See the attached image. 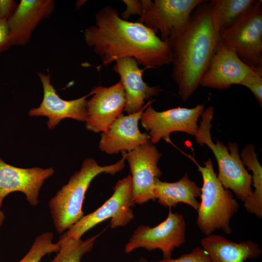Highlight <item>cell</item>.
<instances>
[{
	"instance_id": "6da1fadb",
	"label": "cell",
	"mask_w": 262,
	"mask_h": 262,
	"mask_svg": "<svg viewBox=\"0 0 262 262\" xmlns=\"http://www.w3.org/2000/svg\"><path fill=\"white\" fill-rule=\"evenodd\" d=\"M86 45L93 49L107 66L116 60L134 58L145 68H157L172 63L173 53L168 40L138 21L125 20L110 5L99 10L95 24L83 32Z\"/></svg>"
},
{
	"instance_id": "7a4b0ae2",
	"label": "cell",
	"mask_w": 262,
	"mask_h": 262,
	"mask_svg": "<svg viewBox=\"0 0 262 262\" xmlns=\"http://www.w3.org/2000/svg\"><path fill=\"white\" fill-rule=\"evenodd\" d=\"M167 40L173 53L172 77L185 101L199 85L219 43L210 1L199 5L186 25Z\"/></svg>"
},
{
	"instance_id": "3957f363",
	"label": "cell",
	"mask_w": 262,
	"mask_h": 262,
	"mask_svg": "<svg viewBox=\"0 0 262 262\" xmlns=\"http://www.w3.org/2000/svg\"><path fill=\"white\" fill-rule=\"evenodd\" d=\"M108 165L100 166L93 158L86 159L81 169L49 200L48 205L55 229L63 234L84 215L82 205L85 193L92 180L101 173L115 175L125 166V158Z\"/></svg>"
},
{
	"instance_id": "277c9868",
	"label": "cell",
	"mask_w": 262,
	"mask_h": 262,
	"mask_svg": "<svg viewBox=\"0 0 262 262\" xmlns=\"http://www.w3.org/2000/svg\"><path fill=\"white\" fill-rule=\"evenodd\" d=\"M214 107H208L201 115L202 119L195 135L197 144L207 145L213 152L218 166L217 179L227 189L232 190L236 197L245 202L251 195L252 175L248 173L239 153L236 142H229L228 146L222 142L212 140L211 129Z\"/></svg>"
},
{
	"instance_id": "5b68a950",
	"label": "cell",
	"mask_w": 262,
	"mask_h": 262,
	"mask_svg": "<svg viewBox=\"0 0 262 262\" xmlns=\"http://www.w3.org/2000/svg\"><path fill=\"white\" fill-rule=\"evenodd\" d=\"M196 164L203 180L201 201L197 210V226L206 236L216 229L229 234L232 232L230 221L237 212L239 204L217 179L210 158L204 163V166Z\"/></svg>"
},
{
	"instance_id": "8992f818",
	"label": "cell",
	"mask_w": 262,
	"mask_h": 262,
	"mask_svg": "<svg viewBox=\"0 0 262 262\" xmlns=\"http://www.w3.org/2000/svg\"><path fill=\"white\" fill-rule=\"evenodd\" d=\"M219 43L251 68H262V1L256 0L235 23L220 32Z\"/></svg>"
},
{
	"instance_id": "52a82bcc",
	"label": "cell",
	"mask_w": 262,
	"mask_h": 262,
	"mask_svg": "<svg viewBox=\"0 0 262 262\" xmlns=\"http://www.w3.org/2000/svg\"><path fill=\"white\" fill-rule=\"evenodd\" d=\"M134 205L132 199V179L130 174L116 182L114 187L113 195L101 206L95 211L83 215L61 236L74 239H81L90 229L109 218L112 229L125 226L134 217L132 208Z\"/></svg>"
},
{
	"instance_id": "ba28073f",
	"label": "cell",
	"mask_w": 262,
	"mask_h": 262,
	"mask_svg": "<svg viewBox=\"0 0 262 262\" xmlns=\"http://www.w3.org/2000/svg\"><path fill=\"white\" fill-rule=\"evenodd\" d=\"M186 229L183 215L173 213L170 208L166 218L156 226L138 227L125 245L124 251L129 254L138 248L149 251L159 249L163 258H171L174 249L185 243Z\"/></svg>"
},
{
	"instance_id": "9c48e42d",
	"label": "cell",
	"mask_w": 262,
	"mask_h": 262,
	"mask_svg": "<svg viewBox=\"0 0 262 262\" xmlns=\"http://www.w3.org/2000/svg\"><path fill=\"white\" fill-rule=\"evenodd\" d=\"M203 0H142L143 10L138 20L166 41L182 29Z\"/></svg>"
},
{
	"instance_id": "30bf717a",
	"label": "cell",
	"mask_w": 262,
	"mask_h": 262,
	"mask_svg": "<svg viewBox=\"0 0 262 262\" xmlns=\"http://www.w3.org/2000/svg\"><path fill=\"white\" fill-rule=\"evenodd\" d=\"M152 102L151 100L145 109L140 119L152 144L162 139L171 143L170 135L175 131L195 135L198 128L197 120L204 111L203 104L192 108L178 107L159 112L153 108Z\"/></svg>"
},
{
	"instance_id": "8fae6325",
	"label": "cell",
	"mask_w": 262,
	"mask_h": 262,
	"mask_svg": "<svg viewBox=\"0 0 262 262\" xmlns=\"http://www.w3.org/2000/svg\"><path fill=\"white\" fill-rule=\"evenodd\" d=\"M122 153L130 167L132 199L135 204L141 205L150 200L155 201L153 193L155 180L163 174L158 166L162 153L150 142L130 152Z\"/></svg>"
},
{
	"instance_id": "7c38bea8",
	"label": "cell",
	"mask_w": 262,
	"mask_h": 262,
	"mask_svg": "<svg viewBox=\"0 0 262 262\" xmlns=\"http://www.w3.org/2000/svg\"><path fill=\"white\" fill-rule=\"evenodd\" d=\"M87 100L85 128L95 132L106 131L124 111L126 104L124 89L119 81L115 84L95 87Z\"/></svg>"
},
{
	"instance_id": "4fadbf2b",
	"label": "cell",
	"mask_w": 262,
	"mask_h": 262,
	"mask_svg": "<svg viewBox=\"0 0 262 262\" xmlns=\"http://www.w3.org/2000/svg\"><path fill=\"white\" fill-rule=\"evenodd\" d=\"M43 88V98L40 106L30 110V116H44L48 117L47 122L49 129H54L63 119L67 118L84 121L86 116V98L87 95L70 100L61 98L57 94L50 82L49 72L45 74L37 72Z\"/></svg>"
},
{
	"instance_id": "5bb4252c",
	"label": "cell",
	"mask_w": 262,
	"mask_h": 262,
	"mask_svg": "<svg viewBox=\"0 0 262 262\" xmlns=\"http://www.w3.org/2000/svg\"><path fill=\"white\" fill-rule=\"evenodd\" d=\"M54 172L52 167H17L0 158V209L4 197L13 192L23 193L31 205L37 206L40 188Z\"/></svg>"
},
{
	"instance_id": "9a60e30c",
	"label": "cell",
	"mask_w": 262,
	"mask_h": 262,
	"mask_svg": "<svg viewBox=\"0 0 262 262\" xmlns=\"http://www.w3.org/2000/svg\"><path fill=\"white\" fill-rule=\"evenodd\" d=\"M151 101L149 100L139 112L126 115L120 114L108 130L101 133L99 149L112 155L119 152H130L150 142L149 135L140 131L138 123L144 110Z\"/></svg>"
},
{
	"instance_id": "2e32d148",
	"label": "cell",
	"mask_w": 262,
	"mask_h": 262,
	"mask_svg": "<svg viewBox=\"0 0 262 262\" xmlns=\"http://www.w3.org/2000/svg\"><path fill=\"white\" fill-rule=\"evenodd\" d=\"M252 68L236 52L220 43L203 75L199 85L223 90L239 84Z\"/></svg>"
},
{
	"instance_id": "e0dca14e",
	"label": "cell",
	"mask_w": 262,
	"mask_h": 262,
	"mask_svg": "<svg viewBox=\"0 0 262 262\" xmlns=\"http://www.w3.org/2000/svg\"><path fill=\"white\" fill-rule=\"evenodd\" d=\"M113 66L120 77L124 89L126 104L124 109L128 114L139 112L145 106L146 100L157 96L163 89L158 86H149L143 79L146 69L140 68L133 58L125 57L116 60Z\"/></svg>"
},
{
	"instance_id": "ac0fdd59",
	"label": "cell",
	"mask_w": 262,
	"mask_h": 262,
	"mask_svg": "<svg viewBox=\"0 0 262 262\" xmlns=\"http://www.w3.org/2000/svg\"><path fill=\"white\" fill-rule=\"evenodd\" d=\"M54 7L53 0H21L8 20L11 46L28 43L38 24L50 16Z\"/></svg>"
},
{
	"instance_id": "d6986e66",
	"label": "cell",
	"mask_w": 262,
	"mask_h": 262,
	"mask_svg": "<svg viewBox=\"0 0 262 262\" xmlns=\"http://www.w3.org/2000/svg\"><path fill=\"white\" fill-rule=\"evenodd\" d=\"M200 243L210 262H245L257 258L262 253L259 245L251 240L236 243L219 235L206 236Z\"/></svg>"
},
{
	"instance_id": "ffe728a7",
	"label": "cell",
	"mask_w": 262,
	"mask_h": 262,
	"mask_svg": "<svg viewBox=\"0 0 262 262\" xmlns=\"http://www.w3.org/2000/svg\"><path fill=\"white\" fill-rule=\"evenodd\" d=\"M153 193L158 203L162 206L171 208L179 203H183L197 211L200 203L197 198L200 197L201 190L185 173L180 180L174 182L156 179Z\"/></svg>"
},
{
	"instance_id": "44dd1931",
	"label": "cell",
	"mask_w": 262,
	"mask_h": 262,
	"mask_svg": "<svg viewBox=\"0 0 262 262\" xmlns=\"http://www.w3.org/2000/svg\"><path fill=\"white\" fill-rule=\"evenodd\" d=\"M240 158L244 166L252 172V183L254 190L244 202V207L249 213L257 217H262V167L255 151L253 144H249L243 149Z\"/></svg>"
},
{
	"instance_id": "7402d4cb",
	"label": "cell",
	"mask_w": 262,
	"mask_h": 262,
	"mask_svg": "<svg viewBox=\"0 0 262 262\" xmlns=\"http://www.w3.org/2000/svg\"><path fill=\"white\" fill-rule=\"evenodd\" d=\"M256 0H210L214 21L219 33L229 28L239 20Z\"/></svg>"
},
{
	"instance_id": "603a6c76",
	"label": "cell",
	"mask_w": 262,
	"mask_h": 262,
	"mask_svg": "<svg viewBox=\"0 0 262 262\" xmlns=\"http://www.w3.org/2000/svg\"><path fill=\"white\" fill-rule=\"evenodd\" d=\"M99 235L90 237L85 240L60 236L57 242L60 245L59 250L49 262H81L82 257L92 250Z\"/></svg>"
},
{
	"instance_id": "cb8c5ba5",
	"label": "cell",
	"mask_w": 262,
	"mask_h": 262,
	"mask_svg": "<svg viewBox=\"0 0 262 262\" xmlns=\"http://www.w3.org/2000/svg\"><path fill=\"white\" fill-rule=\"evenodd\" d=\"M53 237L52 232H43L37 236L28 252L18 262H40L46 255L58 252L60 245L58 243H53Z\"/></svg>"
},
{
	"instance_id": "d4e9b609",
	"label": "cell",
	"mask_w": 262,
	"mask_h": 262,
	"mask_svg": "<svg viewBox=\"0 0 262 262\" xmlns=\"http://www.w3.org/2000/svg\"><path fill=\"white\" fill-rule=\"evenodd\" d=\"M239 85L248 88L256 99L262 106V68H252L244 78Z\"/></svg>"
},
{
	"instance_id": "484cf974",
	"label": "cell",
	"mask_w": 262,
	"mask_h": 262,
	"mask_svg": "<svg viewBox=\"0 0 262 262\" xmlns=\"http://www.w3.org/2000/svg\"><path fill=\"white\" fill-rule=\"evenodd\" d=\"M155 262H210L207 253L200 247L194 248L191 252L181 255L177 259H164Z\"/></svg>"
},
{
	"instance_id": "4316f807",
	"label": "cell",
	"mask_w": 262,
	"mask_h": 262,
	"mask_svg": "<svg viewBox=\"0 0 262 262\" xmlns=\"http://www.w3.org/2000/svg\"><path fill=\"white\" fill-rule=\"evenodd\" d=\"M123 1L126 5V9L121 14L122 18L127 20L131 16L141 15L143 10L142 0H124Z\"/></svg>"
},
{
	"instance_id": "83f0119b",
	"label": "cell",
	"mask_w": 262,
	"mask_h": 262,
	"mask_svg": "<svg viewBox=\"0 0 262 262\" xmlns=\"http://www.w3.org/2000/svg\"><path fill=\"white\" fill-rule=\"evenodd\" d=\"M18 5L13 0H0V19L8 20L16 12Z\"/></svg>"
},
{
	"instance_id": "f1b7e54d",
	"label": "cell",
	"mask_w": 262,
	"mask_h": 262,
	"mask_svg": "<svg viewBox=\"0 0 262 262\" xmlns=\"http://www.w3.org/2000/svg\"><path fill=\"white\" fill-rule=\"evenodd\" d=\"M11 47L8 20L0 19V53Z\"/></svg>"
},
{
	"instance_id": "f546056e",
	"label": "cell",
	"mask_w": 262,
	"mask_h": 262,
	"mask_svg": "<svg viewBox=\"0 0 262 262\" xmlns=\"http://www.w3.org/2000/svg\"><path fill=\"white\" fill-rule=\"evenodd\" d=\"M5 216L4 213L0 209V227L2 226Z\"/></svg>"
},
{
	"instance_id": "4dcf8cb0",
	"label": "cell",
	"mask_w": 262,
	"mask_h": 262,
	"mask_svg": "<svg viewBox=\"0 0 262 262\" xmlns=\"http://www.w3.org/2000/svg\"><path fill=\"white\" fill-rule=\"evenodd\" d=\"M148 262L147 260H146V259L145 258H141L140 259H139V261H135V262Z\"/></svg>"
}]
</instances>
